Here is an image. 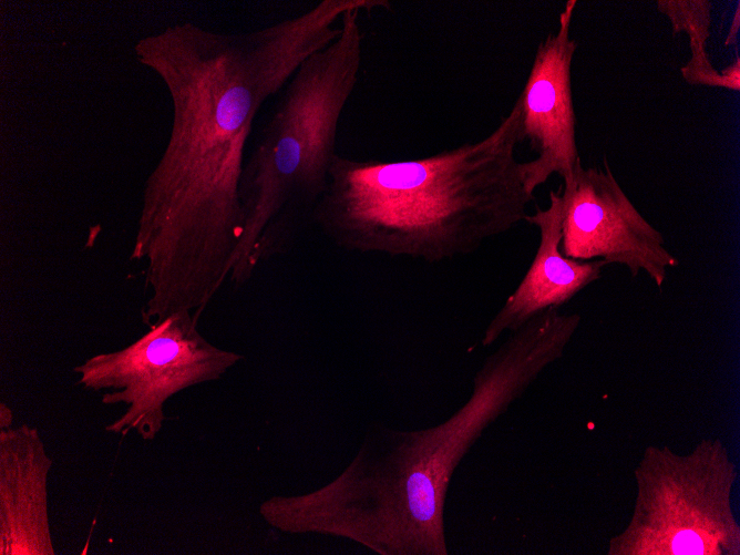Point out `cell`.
I'll return each mask as SVG.
<instances>
[{
	"instance_id": "obj_4",
	"label": "cell",
	"mask_w": 740,
	"mask_h": 555,
	"mask_svg": "<svg viewBox=\"0 0 740 555\" xmlns=\"http://www.w3.org/2000/svg\"><path fill=\"white\" fill-rule=\"evenodd\" d=\"M360 12L347 11L340 34L299 65L245 161L239 185L244 228L229 276L237 287L311 223L337 155L339 122L359 79Z\"/></svg>"
},
{
	"instance_id": "obj_2",
	"label": "cell",
	"mask_w": 740,
	"mask_h": 555,
	"mask_svg": "<svg viewBox=\"0 0 740 555\" xmlns=\"http://www.w3.org/2000/svg\"><path fill=\"white\" fill-rule=\"evenodd\" d=\"M578 314L544 311L510 333L473 378L470 399L446 421L380 430L318 490L322 530L381 555H446L444 503L454 469L484 429L565 352Z\"/></svg>"
},
{
	"instance_id": "obj_8",
	"label": "cell",
	"mask_w": 740,
	"mask_h": 555,
	"mask_svg": "<svg viewBox=\"0 0 740 555\" xmlns=\"http://www.w3.org/2000/svg\"><path fill=\"white\" fill-rule=\"evenodd\" d=\"M576 6V0L565 3L557 30L538 44L516 100L522 138L536 152V156L526 162V187L532 194L554 174L563 183L568 182L582 164L572 92V63L577 42L571 37V25Z\"/></svg>"
},
{
	"instance_id": "obj_11",
	"label": "cell",
	"mask_w": 740,
	"mask_h": 555,
	"mask_svg": "<svg viewBox=\"0 0 740 555\" xmlns=\"http://www.w3.org/2000/svg\"><path fill=\"white\" fill-rule=\"evenodd\" d=\"M657 9L666 16L674 33L689 38L690 59L680 69L682 79L690 85L740 90V59L736 58L722 72L717 71L707 53L710 34L711 2L706 0H659Z\"/></svg>"
},
{
	"instance_id": "obj_13",
	"label": "cell",
	"mask_w": 740,
	"mask_h": 555,
	"mask_svg": "<svg viewBox=\"0 0 740 555\" xmlns=\"http://www.w3.org/2000/svg\"><path fill=\"white\" fill-rule=\"evenodd\" d=\"M738 30H739V6L737 7L736 19L731 23L728 35L726 38L724 42L726 45H729L734 41Z\"/></svg>"
},
{
	"instance_id": "obj_10",
	"label": "cell",
	"mask_w": 740,
	"mask_h": 555,
	"mask_svg": "<svg viewBox=\"0 0 740 555\" xmlns=\"http://www.w3.org/2000/svg\"><path fill=\"white\" fill-rule=\"evenodd\" d=\"M52 459L38 430H0V555H54L48 510Z\"/></svg>"
},
{
	"instance_id": "obj_7",
	"label": "cell",
	"mask_w": 740,
	"mask_h": 555,
	"mask_svg": "<svg viewBox=\"0 0 740 555\" xmlns=\"http://www.w3.org/2000/svg\"><path fill=\"white\" fill-rule=\"evenodd\" d=\"M559 191V249L566 257L621 265L631 277L645 273L657 287L664 285L668 270L678 266L662 233L631 203L606 160L602 167L580 164Z\"/></svg>"
},
{
	"instance_id": "obj_9",
	"label": "cell",
	"mask_w": 740,
	"mask_h": 555,
	"mask_svg": "<svg viewBox=\"0 0 740 555\" xmlns=\"http://www.w3.org/2000/svg\"><path fill=\"white\" fill-rule=\"evenodd\" d=\"M563 199L561 191L549 192L547 208H536L524 222L538 229L539 243L532 264L484 331L483 346L494 343L503 332H513L533 317L559 309L587 286L600 279L607 263L576 260L559 249Z\"/></svg>"
},
{
	"instance_id": "obj_6",
	"label": "cell",
	"mask_w": 740,
	"mask_h": 555,
	"mask_svg": "<svg viewBox=\"0 0 740 555\" xmlns=\"http://www.w3.org/2000/svg\"><path fill=\"white\" fill-rule=\"evenodd\" d=\"M189 312L172 315L148 326L129 346L94 354L73 371L78 384L101 392L104 404L124 403L125 412L105 426L107 432H136L154 439L165 420L164 404L191 387L220 379L244 356L209 342Z\"/></svg>"
},
{
	"instance_id": "obj_12",
	"label": "cell",
	"mask_w": 740,
	"mask_h": 555,
	"mask_svg": "<svg viewBox=\"0 0 740 555\" xmlns=\"http://www.w3.org/2000/svg\"><path fill=\"white\" fill-rule=\"evenodd\" d=\"M12 421L11 409L4 402H0V430L11 428Z\"/></svg>"
},
{
	"instance_id": "obj_1",
	"label": "cell",
	"mask_w": 740,
	"mask_h": 555,
	"mask_svg": "<svg viewBox=\"0 0 740 555\" xmlns=\"http://www.w3.org/2000/svg\"><path fill=\"white\" fill-rule=\"evenodd\" d=\"M358 0L311 9L244 33L186 21L142 37L136 59L172 105L166 146L142 193L131 259L145 264L146 325L202 312L229 278L244 228L239 185L261 106L341 32Z\"/></svg>"
},
{
	"instance_id": "obj_3",
	"label": "cell",
	"mask_w": 740,
	"mask_h": 555,
	"mask_svg": "<svg viewBox=\"0 0 740 555\" xmlns=\"http://www.w3.org/2000/svg\"><path fill=\"white\" fill-rule=\"evenodd\" d=\"M517 102L480 141L404 161L336 155L311 223L336 246L438 263L477 250L527 215L534 194Z\"/></svg>"
},
{
	"instance_id": "obj_5",
	"label": "cell",
	"mask_w": 740,
	"mask_h": 555,
	"mask_svg": "<svg viewBox=\"0 0 740 555\" xmlns=\"http://www.w3.org/2000/svg\"><path fill=\"white\" fill-rule=\"evenodd\" d=\"M634 474L633 514L609 539L608 555H740L731 506L737 466L720 439L687 454L647 446Z\"/></svg>"
}]
</instances>
